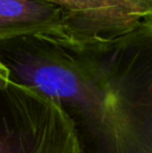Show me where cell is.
<instances>
[{"label":"cell","mask_w":152,"mask_h":153,"mask_svg":"<svg viewBox=\"0 0 152 153\" xmlns=\"http://www.w3.org/2000/svg\"><path fill=\"white\" fill-rule=\"evenodd\" d=\"M0 62L57 105L79 153H152V21L108 41H0Z\"/></svg>","instance_id":"6da1fadb"},{"label":"cell","mask_w":152,"mask_h":153,"mask_svg":"<svg viewBox=\"0 0 152 153\" xmlns=\"http://www.w3.org/2000/svg\"><path fill=\"white\" fill-rule=\"evenodd\" d=\"M0 153H79L64 113L40 92L0 85Z\"/></svg>","instance_id":"7a4b0ae2"},{"label":"cell","mask_w":152,"mask_h":153,"mask_svg":"<svg viewBox=\"0 0 152 153\" xmlns=\"http://www.w3.org/2000/svg\"><path fill=\"white\" fill-rule=\"evenodd\" d=\"M61 10L70 41L113 40L152 21V10L136 0H45Z\"/></svg>","instance_id":"3957f363"},{"label":"cell","mask_w":152,"mask_h":153,"mask_svg":"<svg viewBox=\"0 0 152 153\" xmlns=\"http://www.w3.org/2000/svg\"><path fill=\"white\" fill-rule=\"evenodd\" d=\"M23 36L70 41L55 5L45 0H0V41Z\"/></svg>","instance_id":"277c9868"},{"label":"cell","mask_w":152,"mask_h":153,"mask_svg":"<svg viewBox=\"0 0 152 153\" xmlns=\"http://www.w3.org/2000/svg\"><path fill=\"white\" fill-rule=\"evenodd\" d=\"M10 80V73L6 67L0 62V85Z\"/></svg>","instance_id":"5b68a950"},{"label":"cell","mask_w":152,"mask_h":153,"mask_svg":"<svg viewBox=\"0 0 152 153\" xmlns=\"http://www.w3.org/2000/svg\"><path fill=\"white\" fill-rule=\"evenodd\" d=\"M139 3H141L142 5H144L145 7L149 8V10H152V0H136Z\"/></svg>","instance_id":"8992f818"}]
</instances>
